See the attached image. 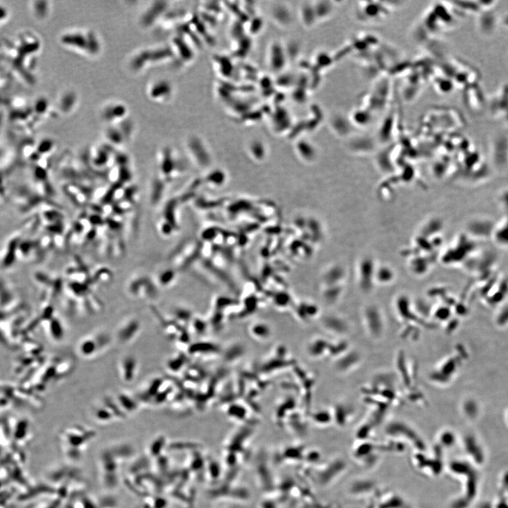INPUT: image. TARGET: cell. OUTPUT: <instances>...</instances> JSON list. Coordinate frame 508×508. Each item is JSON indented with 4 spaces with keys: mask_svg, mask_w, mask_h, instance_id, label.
Segmentation results:
<instances>
[{
    "mask_svg": "<svg viewBox=\"0 0 508 508\" xmlns=\"http://www.w3.org/2000/svg\"><path fill=\"white\" fill-rule=\"evenodd\" d=\"M107 342V338L103 334L97 337L86 338L78 345V352L83 357H92L106 345Z\"/></svg>",
    "mask_w": 508,
    "mask_h": 508,
    "instance_id": "cell-1",
    "label": "cell"
},
{
    "mask_svg": "<svg viewBox=\"0 0 508 508\" xmlns=\"http://www.w3.org/2000/svg\"><path fill=\"white\" fill-rule=\"evenodd\" d=\"M137 360L134 356H126L121 359L119 364V372L124 382L131 383L134 380L137 373Z\"/></svg>",
    "mask_w": 508,
    "mask_h": 508,
    "instance_id": "cell-2",
    "label": "cell"
},
{
    "mask_svg": "<svg viewBox=\"0 0 508 508\" xmlns=\"http://www.w3.org/2000/svg\"><path fill=\"white\" fill-rule=\"evenodd\" d=\"M140 328L139 321L136 319H131L121 325L120 328L117 331L118 341L122 343H126L133 340L137 335Z\"/></svg>",
    "mask_w": 508,
    "mask_h": 508,
    "instance_id": "cell-3",
    "label": "cell"
},
{
    "mask_svg": "<svg viewBox=\"0 0 508 508\" xmlns=\"http://www.w3.org/2000/svg\"><path fill=\"white\" fill-rule=\"evenodd\" d=\"M117 401L121 404V406L127 409H135L136 406H137L135 400L125 394L118 395Z\"/></svg>",
    "mask_w": 508,
    "mask_h": 508,
    "instance_id": "cell-4",
    "label": "cell"
}]
</instances>
